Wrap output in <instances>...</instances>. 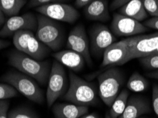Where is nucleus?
Segmentation results:
<instances>
[{"instance_id":"obj_1","label":"nucleus","mask_w":158,"mask_h":118,"mask_svg":"<svg viewBox=\"0 0 158 118\" xmlns=\"http://www.w3.org/2000/svg\"><path fill=\"white\" fill-rule=\"evenodd\" d=\"M9 64L20 72L33 78L41 85L48 82L51 68L47 62L39 61L16 50L9 54Z\"/></svg>"},{"instance_id":"obj_2","label":"nucleus","mask_w":158,"mask_h":118,"mask_svg":"<svg viewBox=\"0 0 158 118\" xmlns=\"http://www.w3.org/2000/svg\"><path fill=\"white\" fill-rule=\"evenodd\" d=\"M64 99L81 106L94 105L98 102V91L94 84L85 81L71 71L69 85Z\"/></svg>"},{"instance_id":"obj_3","label":"nucleus","mask_w":158,"mask_h":118,"mask_svg":"<svg viewBox=\"0 0 158 118\" xmlns=\"http://www.w3.org/2000/svg\"><path fill=\"white\" fill-rule=\"evenodd\" d=\"M2 80L12 86L19 93L29 100L38 104H42L44 96L42 90L33 78L19 71H9L2 76Z\"/></svg>"},{"instance_id":"obj_4","label":"nucleus","mask_w":158,"mask_h":118,"mask_svg":"<svg viewBox=\"0 0 158 118\" xmlns=\"http://www.w3.org/2000/svg\"><path fill=\"white\" fill-rule=\"evenodd\" d=\"M37 18L36 37L49 49L56 51L64 43V32L61 25L54 20L39 14Z\"/></svg>"},{"instance_id":"obj_5","label":"nucleus","mask_w":158,"mask_h":118,"mask_svg":"<svg viewBox=\"0 0 158 118\" xmlns=\"http://www.w3.org/2000/svg\"><path fill=\"white\" fill-rule=\"evenodd\" d=\"M98 94L108 107H110L120 93L124 82V76L118 68H110L98 76Z\"/></svg>"},{"instance_id":"obj_6","label":"nucleus","mask_w":158,"mask_h":118,"mask_svg":"<svg viewBox=\"0 0 158 118\" xmlns=\"http://www.w3.org/2000/svg\"><path fill=\"white\" fill-rule=\"evenodd\" d=\"M13 43L19 52L41 61L49 54L51 49L38 40L31 31L23 30L13 36Z\"/></svg>"},{"instance_id":"obj_7","label":"nucleus","mask_w":158,"mask_h":118,"mask_svg":"<svg viewBox=\"0 0 158 118\" xmlns=\"http://www.w3.org/2000/svg\"><path fill=\"white\" fill-rule=\"evenodd\" d=\"M127 46L126 63L134 59L148 56L158 48V33L130 37L124 39Z\"/></svg>"},{"instance_id":"obj_8","label":"nucleus","mask_w":158,"mask_h":118,"mask_svg":"<svg viewBox=\"0 0 158 118\" xmlns=\"http://www.w3.org/2000/svg\"><path fill=\"white\" fill-rule=\"evenodd\" d=\"M68 88V79L64 67L56 60H54L48 76L46 93L48 107L52 106L56 100L64 96Z\"/></svg>"},{"instance_id":"obj_9","label":"nucleus","mask_w":158,"mask_h":118,"mask_svg":"<svg viewBox=\"0 0 158 118\" xmlns=\"http://www.w3.org/2000/svg\"><path fill=\"white\" fill-rule=\"evenodd\" d=\"M36 11L40 14L52 18L53 20L73 24L80 17V14L75 8L69 4L62 3H52L39 6Z\"/></svg>"},{"instance_id":"obj_10","label":"nucleus","mask_w":158,"mask_h":118,"mask_svg":"<svg viewBox=\"0 0 158 118\" xmlns=\"http://www.w3.org/2000/svg\"><path fill=\"white\" fill-rule=\"evenodd\" d=\"M90 51L95 57H101L116 38L105 25L96 24L90 29Z\"/></svg>"},{"instance_id":"obj_11","label":"nucleus","mask_w":158,"mask_h":118,"mask_svg":"<svg viewBox=\"0 0 158 118\" xmlns=\"http://www.w3.org/2000/svg\"><path fill=\"white\" fill-rule=\"evenodd\" d=\"M36 29L37 18L32 13L14 16L6 20L0 29V38L13 36L17 32L23 30L36 31Z\"/></svg>"},{"instance_id":"obj_12","label":"nucleus","mask_w":158,"mask_h":118,"mask_svg":"<svg viewBox=\"0 0 158 118\" xmlns=\"http://www.w3.org/2000/svg\"><path fill=\"white\" fill-rule=\"evenodd\" d=\"M111 30L118 36H132L148 31V28L140 21L119 13H114L111 22Z\"/></svg>"},{"instance_id":"obj_13","label":"nucleus","mask_w":158,"mask_h":118,"mask_svg":"<svg viewBox=\"0 0 158 118\" xmlns=\"http://www.w3.org/2000/svg\"><path fill=\"white\" fill-rule=\"evenodd\" d=\"M66 46L69 50L75 51L82 55L88 65H91L89 41L83 24L76 25L71 30L67 39Z\"/></svg>"},{"instance_id":"obj_14","label":"nucleus","mask_w":158,"mask_h":118,"mask_svg":"<svg viewBox=\"0 0 158 118\" xmlns=\"http://www.w3.org/2000/svg\"><path fill=\"white\" fill-rule=\"evenodd\" d=\"M127 55V46L124 40L113 43L103 53L102 67L123 65L126 63Z\"/></svg>"},{"instance_id":"obj_15","label":"nucleus","mask_w":158,"mask_h":118,"mask_svg":"<svg viewBox=\"0 0 158 118\" xmlns=\"http://www.w3.org/2000/svg\"><path fill=\"white\" fill-rule=\"evenodd\" d=\"M150 112V105L147 99L141 96H132L128 98L125 110L118 118H139Z\"/></svg>"},{"instance_id":"obj_16","label":"nucleus","mask_w":158,"mask_h":118,"mask_svg":"<svg viewBox=\"0 0 158 118\" xmlns=\"http://www.w3.org/2000/svg\"><path fill=\"white\" fill-rule=\"evenodd\" d=\"M55 60L71 69L73 71H80L85 65V59L79 53L71 50L57 52L53 55Z\"/></svg>"},{"instance_id":"obj_17","label":"nucleus","mask_w":158,"mask_h":118,"mask_svg":"<svg viewBox=\"0 0 158 118\" xmlns=\"http://www.w3.org/2000/svg\"><path fill=\"white\" fill-rule=\"evenodd\" d=\"M84 14L88 19L96 21H107L110 19L107 0H94L84 8Z\"/></svg>"},{"instance_id":"obj_18","label":"nucleus","mask_w":158,"mask_h":118,"mask_svg":"<svg viewBox=\"0 0 158 118\" xmlns=\"http://www.w3.org/2000/svg\"><path fill=\"white\" fill-rule=\"evenodd\" d=\"M55 118H79L87 114L88 107L76 104L56 103L52 107Z\"/></svg>"},{"instance_id":"obj_19","label":"nucleus","mask_w":158,"mask_h":118,"mask_svg":"<svg viewBox=\"0 0 158 118\" xmlns=\"http://www.w3.org/2000/svg\"><path fill=\"white\" fill-rule=\"evenodd\" d=\"M118 13L140 22L145 20L148 17V13L144 8L143 0H131L121 6Z\"/></svg>"},{"instance_id":"obj_20","label":"nucleus","mask_w":158,"mask_h":118,"mask_svg":"<svg viewBox=\"0 0 158 118\" xmlns=\"http://www.w3.org/2000/svg\"><path fill=\"white\" fill-rule=\"evenodd\" d=\"M129 93L126 89H123L116 97L112 105L110 106L109 115L111 118H118L123 114V111L126 107L128 101Z\"/></svg>"},{"instance_id":"obj_21","label":"nucleus","mask_w":158,"mask_h":118,"mask_svg":"<svg viewBox=\"0 0 158 118\" xmlns=\"http://www.w3.org/2000/svg\"><path fill=\"white\" fill-rule=\"evenodd\" d=\"M27 3V0H0V9L7 17L17 16Z\"/></svg>"},{"instance_id":"obj_22","label":"nucleus","mask_w":158,"mask_h":118,"mask_svg":"<svg viewBox=\"0 0 158 118\" xmlns=\"http://www.w3.org/2000/svg\"><path fill=\"white\" fill-rule=\"evenodd\" d=\"M149 86L148 81L138 72H134L127 82V88L136 93L143 92Z\"/></svg>"},{"instance_id":"obj_23","label":"nucleus","mask_w":158,"mask_h":118,"mask_svg":"<svg viewBox=\"0 0 158 118\" xmlns=\"http://www.w3.org/2000/svg\"><path fill=\"white\" fill-rule=\"evenodd\" d=\"M139 62L143 67L150 70H158V53H152L148 56L139 59Z\"/></svg>"},{"instance_id":"obj_24","label":"nucleus","mask_w":158,"mask_h":118,"mask_svg":"<svg viewBox=\"0 0 158 118\" xmlns=\"http://www.w3.org/2000/svg\"><path fill=\"white\" fill-rule=\"evenodd\" d=\"M9 118H39L31 110L25 108H17L8 112Z\"/></svg>"},{"instance_id":"obj_25","label":"nucleus","mask_w":158,"mask_h":118,"mask_svg":"<svg viewBox=\"0 0 158 118\" xmlns=\"http://www.w3.org/2000/svg\"><path fill=\"white\" fill-rule=\"evenodd\" d=\"M17 91L8 84H0V101L6 100L17 96Z\"/></svg>"},{"instance_id":"obj_26","label":"nucleus","mask_w":158,"mask_h":118,"mask_svg":"<svg viewBox=\"0 0 158 118\" xmlns=\"http://www.w3.org/2000/svg\"><path fill=\"white\" fill-rule=\"evenodd\" d=\"M144 8L148 14L153 17H158L157 0H143Z\"/></svg>"},{"instance_id":"obj_27","label":"nucleus","mask_w":158,"mask_h":118,"mask_svg":"<svg viewBox=\"0 0 158 118\" xmlns=\"http://www.w3.org/2000/svg\"><path fill=\"white\" fill-rule=\"evenodd\" d=\"M152 106L154 112L158 117V85L155 84L152 89Z\"/></svg>"},{"instance_id":"obj_28","label":"nucleus","mask_w":158,"mask_h":118,"mask_svg":"<svg viewBox=\"0 0 158 118\" xmlns=\"http://www.w3.org/2000/svg\"><path fill=\"white\" fill-rule=\"evenodd\" d=\"M9 103L6 100L0 101V118H9Z\"/></svg>"},{"instance_id":"obj_29","label":"nucleus","mask_w":158,"mask_h":118,"mask_svg":"<svg viewBox=\"0 0 158 118\" xmlns=\"http://www.w3.org/2000/svg\"><path fill=\"white\" fill-rule=\"evenodd\" d=\"M53 0H30L28 4V7L29 8H34L39 7L46 4L52 3Z\"/></svg>"},{"instance_id":"obj_30","label":"nucleus","mask_w":158,"mask_h":118,"mask_svg":"<svg viewBox=\"0 0 158 118\" xmlns=\"http://www.w3.org/2000/svg\"><path fill=\"white\" fill-rule=\"evenodd\" d=\"M144 25L146 27L150 28V29H153L158 31V17H152L150 18V19L145 21Z\"/></svg>"},{"instance_id":"obj_31","label":"nucleus","mask_w":158,"mask_h":118,"mask_svg":"<svg viewBox=\"0 0 158 118\" xmlns=\"http://www.w3.org/2000/svg\"><path fill=\"white\" fill-rule=\"evenodd\" d=\"M131 0H113L112 3L110 4V9L112 10H115V9H119L129 2Z\"/></svg>"},{"instance_id":"obj_32","label":"nucleus","mask_w":158,"mask_h":118,"mask_svg":"<svg viewBox=\"0 0 158 118\" xmlns=\"http://www.w3.org/2000/svg\"><path fill=\"white\" fill-rule=\"evenodd\" d=\"M93 1H94V0H76L75 5L78 8H82L87 6L88 4H90Z\"/></svg>"},{"instance_id":"obj_33","label":"nucleus","mask_w":158,"mask_h":118,"mask_svg":"<svg viewBox=\"0 0 158 118\" xmlns=\"http://www.w3.org/2000/svg\"><path fill=\"white\" fill-rule=\"evenodd\" d=\"M5 16H4V13L2 12V11L0 9V29H2V26H3L4 24H5Z\"/></svg>"},{"instance_id":"obj_34","label":"nucleus","mask_w":158,"mask_h":118,"mask_svg":"<svg viewBox=\"0 0 158 118\" xmlns=\"http://www.w3.org/2000/svg\"><path fill=\"white\" fill-rule=\"evenodd\" d=\"M147 76H149L150 78H155V79L158 80V70H155V71H151L150 73H148Z\"/></svg>"},{"instance_id":"obj_35","label":"nucleus","mask_w":158,"mask_h":118,"mask_svg":"<svg viewBox=\"0 0 158 118\" xmlns=\"http://www.w3.org/2000/svg\"><path fill=\"white\" fill-rule=\"evenodd\" d=\"M9 45H10V43H9V41L1 40V39H0V50L8 47Z\"/></svg>"},{"instance_id":"obj_36","label":"nucleus","mask_w":158,"mask_h":118,"mask_svg":"<svg viewBox=\"0 0 158 118\" xmlns=\"http://www.w3.org/2000/svg\"><path fill=\"white\" fill-rule=\"evenodd\" d=\"M79 118H98V116L96 114V113H92V114H85L83 115Z\"/></svg>"},{"instance_id":"obj_37","label":"nucleus","mask_w":158,"mask_h":118,"mask_svg":"<svg viewBox=\"0 0 158 118\" xmlns=\"http://www.w3.org/2000/svg\"><path fill=\"white\" fill-rule=\"evenodd\" d=\"M69 0H53V2H56V3H59V2H67Z\"/></svg>"},{"instance_id":"obj_38","label":"nucleus","mask_w":158,"mask_h":118,"mask_svg":"<svg viewBox=\"0 0 158 118\" xmlns=\"http://www.w3.org/2000/svg\"><path fill=\"white\" fill-rule=\"evenodd\" d=\"M105 118H111V117H110V115H109L108 113H106V117H105Z\"/></svg>"},{"instance_id":"obj_39","label":"nucleus","mask_w":158,"mask_h":118,"mask_svg":"<svg viewBox=\"0 0 158 118\" xmlns=\"http://www.w3.org/2000/svg\"><path fill=\"white\" fill-rule=\"evenodd\" d=\"M139 118H140V117H139ZM142 118H148V117H142Z\"/></svg>"},{"instance_id":"obj_40","label":"nucleus","mask_w":158,"mask_h":118,"mask_svg":"<svg viewBox=\"0 0 158 118\" xmlns=\"http://www.w3.org/2000/svg\"><path fill=\"white\" fill-rule=\"evenodd\" d=\"M157 3H158V0H157Z\"/></svg>"}]
</instances>
